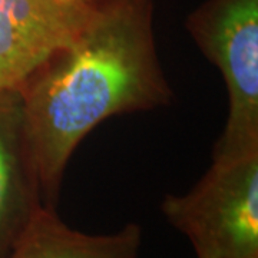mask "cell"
Returning <instances> with one entry per match:
<instances>
[{"label": "cell", "mask_w": 258, "mask_h": 258, "mask_svg": "<svg viewBox=\"0 0 258 258\" xmlns=\"http://www.w3.org/2000/svg\"><path fill=\"white\" fill-rule=\"evenodd\" d=\"M45 208L56 210L69 159L115 115L168 106L174 91L159 62L154 0H105L74 37L18 89Z\"/></svg>", "instance_id": "obj_1"}, {"label": "cell", "mask_w": 258, "mask_h": 258, "mask_svg": "<svg viewBox=\"0 0 258 258\" xmlns=\"http://www.w3.org/2000/svg\"><path fill=\"white\" fill-rule=\"evenodd\" d=\"M185 28L227 86L228 116L212 161L258 154V0H204Z\"/></svg>", "instance_id": "obj_2"}, {"label": "cell", "mask_w": 258, "mask_h": 258, "mask_svg": "<svg viewBox=\"0 0 258 258\" xmlns=\"http://www.w3.org/2000/svg\"><path fill=\"white\" fill-rule=\"evenodd\" d=\"M161 211L198 258H258V154L212 161L191 191L166 195Z\"/></svg>", "instance_id": "obj_3"}, {"label": "cell", "mask_w": 258, "mask_h": 258, "mask_svg": "<svg viewBox=\"0 0 258 258\" xmlns=\"http://www.w3.org/2000/svg\"><path fill=\"white\" fill-rule=\"evenodd\" d=\"M43 205L18 89H0V258H8Z\"/></svg>", "instance_id": "obj_4"}, {"label": "cell", "mask_w": 258, "mask_h": 258, "mask_svg": "<svg viewBox=\"0 0 258 258\" xmlns=\"http://www.w3.org/2000/svg\"><path fill=\"white\" fill-rule=\"evenodd\" d=\"M79 28L50 0H0V89H19Z\"/></svg>", "instance_id": "obj_5"}, {"label": "cell", "mask_w": 258, "mask_h": 258, "mask_svg": "<svg viewBox=\"0 0 258 258\" xmlns=\"http://www.w3.org/2000/svg\"><path fill=\"white\" fill-rule=\"evenodd\" d=\"M141 242L138 224L113 234L91 235L68 227L56 210L42 208L8 258H138Z\"/></svg>", "instance_id": "obj_6"}, {"label": "cell", "mask_w": 258, "mask_h": 258, "mask_svg": "<svg viewBox=\"0 0 258 258\" xmlns=\"http://www.w3.org/2000/svg\"><path fill=\"white\" fill-rule=\"evenodd\" d=\"M102 2L105 0H50L59 13L76 28L82 25Z\"/></svg>", "instance_id": "obj_7"}]
</instances>
